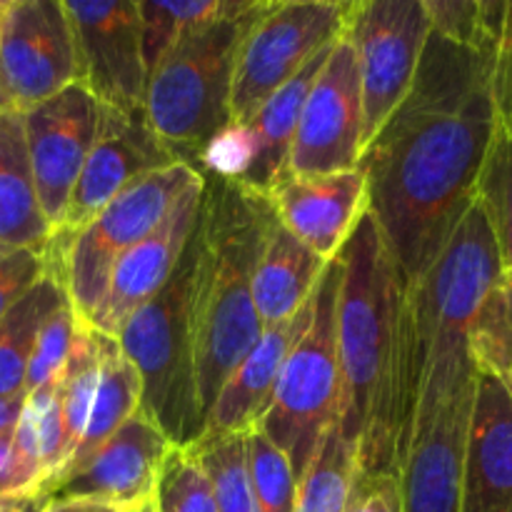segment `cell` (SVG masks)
Segmentation results:
<instances>
[{
  "mask_svg": "<svg viewBox=\"0 0 512 512\" xmlns=\"http://www.w3.org/2000/svg\"><path fill=\"white\" fill-rule=\"evenodd\" d=\"M155 512H218L213 488L190 448H170L155 488Z\"/></svg>",
  "mask_w": 512,
  "mask_h": 512,
  "instance_id": "obj_32",
  "label": "cell"
},
{
  "mask_svg": "<svg viewBox=\"0 0 512 512\" xmlns=\"http://www.w3.org/2000/svg\"><path fill=\"white\" fill-rule=\"evenodd\" d=\"M153 510H145V512H153ZM38 512H130V510L115 508V505L95 503V500L68 498V500H48V503H45Z\"/></svg>",
  "mask_w": 512,
  "mask_h": 512,
  "instance_id": "obj_39",
  "label": "cell"
},
{
  "mask_svg": "<svg viewBox=\"0 0 512 512\" xmlns=\"http://www.w3.org/2000/svg\"><path fill=\"white\" fill-rule=\"evenodd\" d=\"M60 385L68 438V463L63 475H68L138 413L143 388L118 340L98 333L83 320Z\"/></svg>",
  "mask_w": 512,
  "mask_h": 512,
  "instance_id": "obj_10",
  "label": "cell"
},
{
  "mask_svg": "<svg viewBox=\"0 0 512 512\" xmlns=\"http://www.w3.org/2000/svg\"><path fill=\"white\" fill-rule=\"evenodd\" d=\"M268 198L275 218L330 263L368 210V180L360 165L343 173L285 175Z\"/></svg>",
  "mask_w": 512,
  "mask_h": 512,
  "instance_id": "obj_19",
  "label": "cell"
},
{
  "mask_svg": "<svg viewBox=\"0 0 512 512\" xmlns=\"http://www.w3.org/2000/svg\"><path fill=\"white\" fill-rule=\"evenodd\" d=\"M475 203L483 210L495 245H498L503 270L512 265V133L498 128L490 138L488 153L480 165L475 183Z\"/></svg>",
  "mask_w": 512,
  "mask_h": 512,
  "instance_id": "obj_30",
  "label": "cell"
},
{
  "mask_svg": "<svg viewBox=\"0 0 512 512\" xmlns=\"http://www.w3.org/2000/svg\"><path fill=\"white\" fill-rule=\"evenodd\" d=\"M65 300L58 278L45 273L0 320V398L25 395V373L40 328Z\"/></svg>",
  "mask_w": 512,
  "mask_h": 512,
  "instance_id": "obj_25",
  "label": "cell"
},
{
  "mask_svg": "<svg viewBox=\"0 0 512 512\" xmlns=\"http://www.w3.org/2000/svg\"><path fill=\"white\" fill-rule=\"evenodd\" d=\"M490 93L498 128L512 133V43H505L493 60L490 73Z\"/></svg>",
  "mask_w": 512,
  "mask_h": 512,
  "instance_id": "obj_38",
  "label": "cell"
},
{
  "mask_svg": "<svg viewBox=\"0 0 512 512\" xmlns=\"http://www.w3.org/2000/svg\"><path fill=\"white\" fill-rule=\"evenodd\" d=\"M170 448L168 435L138 410L85 463L63 475L48 500L83 498L130 512L153 510Z\"/></svg>",
  "mask_w": 512,
  "mask_h": 512,
  "instance_id": "obj_16",
  "label": "cell"
},
{
  "mask_svg": "<svg viewBox=\"0 0 512 512\" xmlns=\"http://www.w3.org/2000/svg\"><path fill=\"white\" fill-rule=\"evenodd\" d=\"M200 175L203 203L195 225L190 335L200 410L208 418L223 383L263 335L253 275L275 210L268 195L238 180Z\"/></svg>",
  "mask_w": 512,
  "mask_h": 512,
  "instance_id": "obj_3",
  "label": "cell"
},
{
  "mask_svg": "<svg viewBox=\"0 0 512 512\" xmlns=\"http://www.w3.org/2000/svg\"><path fill=\"white\" fill-rule=\"evenodd\" d=\"M80 60V85L105 108L145 110L148 75L143 65L138 0L80 3L63 0Z\"/></svg>",
  "mask_w": 512,
  "mask_h": 512,
  "instance_id": "obj_13",
  "label": "cell"
},
{
  "mask_svg": "<svg viewBox=\"0 0 512 512\" xmlns=\"http://www.w3.org/2000/svg\"><path fill=\"white\" fill-rule=\"evenodd\" d=\"M350 3L288 0L268 3L250 28L230 95V125H248L265 100L295 78L320 50L343 35Z\"/></svg>",
  "mask_w": 512,
  "mask_h": 512,
  "instance_id": "obj_8",
  "label": "cell"
},
{
  "mask_svg": "<svg viewBox=\"0 0 512 512\" xmlns=\"http://www.w3.org/2000/svg\"><path fill=\"white\" fill-rule=\"evenodd\" d=\"M48 503V500H45ZM45 503H35V505H28V508H20V510H3V512H38L40 508H43Z\"/></svg>",
  "mask_w": 512,
  "mask_h": 512,
  "instance_id": "obj_41",
  "label": "cell"
},
{
  "mask_svg": "<svg viewBox=\"0 0 512 512\" xmlns=\"http://www.w3.org/2000/svg\"><path fill=\"white\" fill-rule=\"evenodd\" d=\"M500 380H503L505 390H508V395H510V398H512V370H510L508 375H503V378H500Z\"/></svg>",
  "mask_w": 512,
  "mask_h": 512,
  "instance_id": "obj_44",
  "label": "cell"
},
{
  "mask_svg": "<svg viewBox=\"0 0 512 512\" xmlns=\"http://www.w3.org/2000/svg\"><path fill=\"white\" fill-rule=\"evenodd\" d=\"M0 110H13V108H10V103H8V95H5L3 85H0Z\"/></svg>",
  "mask_w": 512,
  "mask_h": 512,
  "instance_id": "obj_43",
  "label": "cell"
},
{
  "mask_svg": "<svg viewBox=\"0 0 512 512\" xmlns=\"http://www.w3.org/2000/svg\"><path fill=\"white\" fill-rule=\"evenodd\" d=\"M460 512H512V398L488 373L475 378Z\"/></svg>",
  "mask_w": 512,
  "mask_h": 512,
  "instance_id": "obj_20",
  "label": "cell"
},
{
  "mask_svg": "<svg viewBox=\"0 0 512 512\" xmlns=\"http://www.w3.org/2000/svg\"><path fill=\"white\" fill-rule=\"evenodd\" d=\"M80 83V60L63 0H8L0 18V85L25 113Z\"/></svg>",
  "mask_w": 512,
  "mask_h": 512,
  "instance_id": "obj_11",
  "label": "cell"
},
{
  "mask_svg": "<svg viewBox=\"0 0 512 512\" xmlns=\"http://www.w3.org/2000/svg\"><path fill=\"white\" fill-rule=\"evenodd\" d=\"M493 60L430 30L408 95L360 155L368 213L405 290L420 283L475 203L498 125Z\"/></svg>",
  "mask_w": 512,
  "mask_h": 512,
  "instance_id": "obj_1",
  "label": "cell"
},
{
  "mask_svg": "<svg viewBox=\"0 0 512 512\" xmlns=\"http://www.w3.org/2000/svg\"><path fill=\"white\" fill-rule=\"evenodd\" d=\"M203 203V178L180 195L163 223L115 263L108 288L85 323L115 338L125 320L153 300L173 275L180 255L188 248Z\"/></svg>",
  "mask_w": 512,
  "mask_h": 512,
  "instance_id": "obj_17",
  "label": "cell"
},
{
  "mask_svg": "<svg viewBox=\"0 0 512 512\" xmlns=\"http://www.w3.org/2000/svg\"><path fill=\"white\" fill-rule=\"evenodd\" d=\"M358 475V445L350 443L338 420L328 428L318 453L298 480L295 512H345Z\"/></svg>",
  "mask_w": 512,
  "mask_h": 512,
  "instance_id": "obj_28",
  "label": "cell"
},
{
  "mask_svg": "<svg viewBox=\"0 0 512 512\" xmlns=\"http://www.w3.org/2000/svg\"><path fill=\"white\" fill-rule=\"evenodd\" d=\"M328 263L273 218L253 275V300L263 328L295 318L313 295Z\"/></svg>",
  "mask_w": 512,
  "mask_h": 512,
  "instance_id": "obj_23",
  "label": "cell"
},
{
  "mask_svg": "<svg viewBox=\"0 0 512 512\" xmlns=\"http://www.w3.org/2000/svg\"><path fill=\"white\" fill-rule=\"evenodd\" d=\"M153 512H155V510H153Z\"/></svg>",
  "mask_w": 512,
  "mask_h": 512,
  "instance_id": "obj_46",
  "label": "cell"
},
{
  "mask_svg": "<svg viewBox=\"0 0 512 512\" xmlns=\"http://www.w3.org/2000/svg\"><path fill=\"white\" fill-rule=\"evenodd\" d=\"M343 265L330 260L313 290V313L285 358L268 413L258 430L303 478L325 433L338 418V295Z\"/></svg>",
  "mask_w": 512,
  "mask_h": 512,
  "instance_id": "obj_6",
  "label": "cell"
},
{
  "mask_svg": "<svg viewBox=\"0 0 512 512\" xmlns=\"http://www.w3.org/2000/svg\"><path fill=\"white\" fill-rule=\"evenodd\" d=\"M500 283L512 285V265H510V268H505L503 273H500Z\"/></svg>",
  "mask_w": 512,
  "mask_h": 512,
  "instance_id": "obj_42",
  "label": "cell"
},
{
  "mask_svg": "<svg viewBox=\"0 0 512 512\" xmlns=\"http://www.w3.org/2000/svg\"><path fill=\"white\" fill-rule=\"evenodd\" d=\"M338 425L358 445V470L400 473L410 448L403 420L405 283L365 210L338 255Z\"/></svg>",
  "mask_w": 512,
  "mask_h": 512,
  "instance_id": "obj_2",
  "label": "cell"
},
{
  "mask_svg": "<svg viewBox=\"0 0 512 512\" xmlns=\"http://www.w3.org/2000/svg\"><path fill=\"white\" fill-rule=\"evenodd\" d=\"M245 435L248 433L200 435L190 445L208 475L218 512H258L250 485Z\"/></svg>",
  "mask_w": 512,
  "mask_h": 512,
  "instance_id": "obj_29",
  "label": "cell"
},
{
  "mask_svg": "<svg viewBox=\"0 0 512 512\" xmlns=\"http://www.w3.org/2000/svg\"><path fill=\"white\" fill-rule=\"evenodd\" d=\"M265 8L268 3L260 0L240 18L215 20L183 35L148 75L145 118L175 158L195 170L210 140L230 125L240 48Z\"/></svg>",
  "mask_w": 512,
  "mask_h": 512,
  "instance_id": "obj_4",
  "label": "cell"
},
{
  "mask_svg": "<svg viewBox=\"0 0 512 512\" xmlns=\"http://www.w3.org/2000/svg\"><path fill=\"white\" fill-rule=\"evenodd\" d=\"M203 175L188 163L150 173L110 200L85 228L65 243L45 245L48 273L58 278L78 318L88 320L108 288L115 263L148 238L180 195Z\"/></svg>",
  "mask_w": 512,
  "mask_h": 512,
  "instance_id": "obj_7",
  "label": "cell"
},
{
  "mask_svg": "<svg viewBox=\"0 0 512 512\" xmlns=\"http://www.w3.org/2000/svg\"><path fill=\"white\" fill-rule=\"evenodd\" d=\"M23 405H25V395H15V398H0V435L15 430L20 413H23Z\"/></svg>",
  "mask_w": 512,
  "mask_h": 512,
  "instance_id": "obj_40",
  "label": "cell"
},
{
  "mask_svg": "<svg viewBox=\"0 0 512 512\" xmlns=\"http://www.w3.org/2000/svg\"><path fill=\"white\" fill-rule=\"evenodd\" d=\"M363 155V95L345 30L320 68L293 135L285 175H328L358 168Z\"/></svg>",
  "mask_w": 512,
  "mask_h": 512,
  "instance_id": "obj_12",
  "label": "cell"
},
{
  "mask_svg": "<svg viewBox=\"0 0 512 512\" xmlns=\"http://www.w3.org/2000/svg\"><path fill=\"white\" fill-rule=\"evenodd\" d=\"M103 105L80 83L23 113L35 193L50 235L60 228L70 195L98 135Z\"/></svg>",
  "mask_w": 512,
  "mask_h": 512,
  "instance_id": "obj_14",
  "label": "cell"
},
{
  "mask_svg": "<svg viewBox=\"0 0 512 512\" xmlns=\"http://www.w3.org/2000/svg\"><path fill=\"white\" fill-rule=\"evenodd\" d=\"M193 273L195 233L165 288L135 310L115 335L140 378V413L148 415L175 448H188L205 430L190 335Z\"/></svg>",
  "mask_w": 512,
  "mask_h": 512,
  "instance_id": "obj_5",
  "label": "cell"
},
{
  "mask_svg": "<svg viewBox=\"0 0 512 512\" xmlns=\"http://www.w3.org/2000/svg\"><path fill=\"white\" fill-rule=\"evenodd\" d=\"M260 0H138L140 13V38H143V65L145 75L155 70L163 55L178 43L183 35L205 28L215 20L240 18L250 13Z\"/></svg>",
  "mask_w": 512,
  "mask_h": 512,
  "instance_id": "obj_26",
  "label": "cell"
},
{
  "mask_svg": "<svg viewBox=\"0 0 512 512\" xmlns=\"http://www.w3.org/2000/svg\"><path fill=\"white\" fill-rule=\"evenodd\" d=\"M473 395L475 383L438 408L415 415L413 438L400 468L403 512H460Z\"/></svg>",
  "mask_w": 512,
  "mask_h": 512,
  "instance_id": "obj_18",
  "label": "cell"
},
{
  "mask_svg": "<svg viewBox=\"0 0 512 512\" xmlns=\"http://www.w3.org/2000/svg\"><path fill=\"white\" fill-rule=\"evenodd\" d=\"M78 325L80 318L73 305H70V300H65L45 320L33 345V353H30L28 373H25V395L63 378L65 365H68L70 353H73Z\"/></svg>",
  "mask_w": 512,
  "mask_h": 512,
  "instance_id": "obj_34",
  "label": "cell"
},
{
  "mask_svg": "<svg viewBox=\"0 0 512 512\" xmlns=\"http://www.w3.org/2000/svg\"><path fill=\"white\" fill-rule=\"evenodd\" d=\"M345 512H403L400 473L358 470Z\"/></svg>",
  "mask_w": 512,
  "mask_h": 512,
  "instance_id": "obj_37",
  "label": "cell"
},
{
  "mask_svg": "<svg viewBox=\"0 0 512 512\" xmlns=\"http://www.w3.org/2000/svg\"><path fill=\"white\" fill-rule=\"evenodd\" d=\"M478 373L503 378L512 370V285L500 283L485 295L468 335Z\"/></svg>",
  "mask_w": 512,
  "mask_h": 512,
  "instance_id": "obj_31",
  "label": "cell"
},
{
  "mask_svg": "<svg viewBox=\"0 0 512 512\" xmlns=\"http://www.w3.org/2000/svg\"><path fill=\"white\" fill-rule=\"evenodd\" d=\"M245 450L258 512H295L298 480L288 458L258 428L245 435Z\"/></svg>",
  "mask_w": 512,
  "mask_h": 512,
  "instance_id": "obj_33",
  "label": "cell"
},
{
  "mask_svg": "<svg viewBox=\"0 0 512 512\" xmlns=\"http://www.w3.org/2000/svg\"><path fill=\"white\" fill-rule=\"evenodd\" d=\"M48 240L50 225L35 193L23 113L0 110V258L18 250H45Z\"/></svg>",
  "mask_w": 512,
  "mask_h": 512,
  "instance_id": "obj_24",
  "label": "cell"
},
{
  "mask_svg": "<svg viewBox=\"0 0 512 512\" xmlns=\"http://www.w3.org/2000/svg\"><path fill=\"white\" fill-rule=\"evenodd\" d=\"M333 45L320 50L290 83H285L278 93L270 95L263 108L255 113V118L245 125L250 135V160L245 173L238 178L240 185L268 195L275 188V183L285 178L290 145H293V135L298 130L305 98H308Z\"/></svg>",
  "mask_w": 512,
  "mask_h": 512,
  "instance_id": "obj_22",
  "label": "cell"
},
{
  "mask_svg": "<svg viewBox=\"0 0 512 512\" xmlns=\"http://www.w3.org/2000/svg\"><path fill=\"white\" fill-rule=\"evenodd\" d=\"M310 313H313V295L295 318L273 328H263L258 343L250 348V353L240 360L238 368L220 388L205 418L203 435L250 433L258 428L270 408L285 358L308 325Z\"/></svg>",
  "mask_w": 512,
  "mask_h": 512,
  "instance_id": "obj_21",
  "label": "cell"
},
{
  "mask_svg": "<svg viewBox=\"0 0 512 512\" xmlns=\"http://www.w3.org/2000/svg\"><path fill=\"white\" fill-rule=\"evenodd\" d=\"M175 163L183 160L175 158L173 150L155 135L145 118V110L120 113L103 105L95 143L80 170L63 223L50 235L48 243L70 240L123 190L145 175L158 173Z\"/></svg>",
  "mask_w": 512,
  "mask_h": 512,
  "instance_id": "obj_15",
  "label": "cell"
},
{
  "mask_svg": "<svg viewBox=\"0 0 512 512\" xmlns=\"http://www.w3.org/2000/svg\"><path fill=\"white\" fill-rule=\"evenodd\" d=\"M5 5H8V0H0V18H3L5 13Z\"/></svg>",
  "mask_w": 512,
  "mask_h": 512,
  "instance_id": "obj_45",
  "label": "cell"
},
{
  "mask_svg": "<svg viewBox=\"0 0 512 512\" xmlns=\"http://www.w3.org/2000/svg\"><path fill=\"white\" fill-rule=\"evenodd\" d=\"M18 450L48 480V495L63 475L68 463V438H65L63 385L60 380L43 385L25 395L23 413L13 430Z\"/></svg>",
  "mask_w": 512,
  "mask_h": 512,
  "instance_id": "obj_27",
  "label": "cell"
},
{
  "mask_svg": "<svg viewBox=\"0 0 512 512\" xmlns=\"http://www.w3.org/2000/svg\"><path fill=\"white\" fill-rule=\"evenodd\" d=\"M430 20L423 0L350 3L345 38L355 50L363 95V150L398 110L413 85Z\"/></svg>",
  "mask_w": 512,
  "mask_h": 512,
  "instance_id": "obj_9",
  "label": "cell"
},
{
  "mask_svg": "<svg viewBox=\"0 0 512 512\" xmlns=\"http://www.w3.org/2000/svg\"><path fill=\"white\" fill-rule=\"evenodd\" d=\"M48 500V480L23 458L10 433L0 435V512L20 510Z\"/></svg>",
  "mask_w": 512,
  "mask_h": 512,
  "instance_id": "obj_35",
  "label": "cell"
},
{
  "mask_svg": "<svg viewBox=\"0 0 512 512\" xmlns=\"http://www.w3.org/2000/svg\"><path fill=\"white\" fill-rule=\"evenodd\" d=\"M48 273L45 250H18L0 258V320Z\"/></svg>",
  "mask_w": 512,
  "mask_h": 512,
  "instance_id": "obj_36",
  "label": "cell"
}]
</instances>
